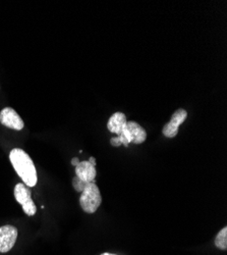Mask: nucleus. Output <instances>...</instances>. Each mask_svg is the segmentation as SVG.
<instances>
[{
	"instance_id": "nucleus-1",
	"label": "nucleus",
	"mask_w": 227,
	"mask_h": 255,
	"mask_svg": "<svg viewBox=\"0 0 227 255\" xmlns=\"http://www.w3.org/2000/svg\"><path fill=\"white\" fill-rule=\"evenodd\" d=\"M9 160L16 174L26 186L35 187L38 181L35 164L30 155L20 148H14L9 153Z\"/></svg>"
},
{
	"instance_id": "nucleus-2",
	"label": "nucleus",
	"mask_w": 227,
	"mask_h": 255,
	"mask_svg": "<svg viewBox=\"0 0 227 255\" xmlns=\"http://www.w3.org/2000/svg\"><path fill=\"white\" fill-rule=\"evenodd\" d=\"M101 202L102 197L99 188L97 187L95 182L88 183L85 189L82 190L79 198V204L81 209L87 212V214H94L101 205Z\"/></svg>"
},
{
	"instance_id": "nucleus-3",
	"label": "nucleus",
	"mask_w": 227,
	"mask_h": 255,
	"mask_svg": "<svg viewBox=\"0 0 227 255\" xmlns=\"http://www.w3.org/2000/svg\"><path fill=\"white\" fill-rule=\"evenodd\" d=\"M17 229L11 225L0 227V252L6 253L10 251L17 239Z\"/></svg>"
},
{
	"instance_id": "nucleus-4",
	"label": "nucleus",
	"mask_w": 227,
	"mask_h": 255,
	"mask_svg": "<svg viewBox=\"0 0 227 255\" xmlns=\"http://www.w3.org/2000/svg\"><path fill=\"white\" fill-rule=\"evenodd\" d=\"M188 113L182 109L177 110L171 117V120L163 127L162 133L167 138H174L178 133L179 126L187 120Z\"/></svg>"
},
{
	"instance_id": "nucleus-5",
	"label": "nucleus",
	"mask_w": 227,
	"mask_h": 255,
	"mask_svg": "<svg viewBox=\"0 0 227 255\" xmlns=\"http://www.w3.org/2000/svg\"><path fill=\"white\" fill-rule=\"evenodd\" d=\"M0 123L9 129L20 131L24 129V121L11 108H5L0 113Z\"/></svg>"
},
{
	"instance_id": "nucleus-6",
	"label": "nucleus",
	"mask_w": 227,
	"mask_h": 255,
	"mask_svg": "<svg viewBox=\"0 0 227 255\" xmlns=\"http://www.w3.org/2000/svg\"><path fill=\"white\" fill-rule=\"evenodd\" d=\"M96 175V167L89 161H79V163L76 166V177H77L82 182H95Z\"/></svg>"
},
{
	"instance_id": "nucleus-7",
	"label": "nucleus",
	"mask_w": 227,
	"mask_h": 255,
	"mask_svg": "<svg viewBox=\"0 0 227 255\" xmlns=\"http://www.w3.org/2000/svg\"><path fill=\"white\" fill-rule=\"evenodd\" d=\"M127 117L122 113H115L113 114L108 123H107V129L112 133L115 134V136L120 135L127 128Z\"/></svg>"
},
{
	"instance_id": "nucleus-8",
	"label": "nucleus",
	"mask_w": 227,
	"mask_h": 255,
	"mask_svg": "<svg viewBox=\"0 0 227 255\" xmlns=\"http://www.w3.org/2000/svg\"><path fill=\"white\" fill-rule=\"evenodd\" d=\"M127 129L131 134L132 143L135 144H142L147 139V132L142 126H140L136 122H128L127 123Z\"/></svg>"
},
{
	"instance_id": "nucleus-9",
	"label": "nucleus",
	"mask_w": 227,
	"mask_h": 255,
	"mask_svg": "<svg viewBox=\"0 0 227 255\" xmlns=\"http://www.w3.org/2000/svg\"><path fill=\"white\" fill-rule=\"evenodd\" d=\"M14 197L20 205H24L31 200V190L25 184L18 183L14 187Z\"/></svg>"
},
{
	"instance_id": "nucleus-10",
	"label": "nucleus",
	"mask_w": 227,
	"mask_h": 255,
	"mask_svg": "<svg viewBox=\"0 0 227 255\" xmlns=\"http://www.w3.org/2000/svg\"><path fill=\"white\" fill-rule=\"evenodd\" d=\"M215 245L220 250L227 249V228L224 227L215 238Z\"/></svg>"
},
{
	"instance_id": "nucleus-11",
	"label": "nucleus",
	"mask_w": 227,
	"mask_h": 255,
	"mask_svg": "<svg viewBox=\"0 0 227 255\" xmlns=\"http://www.w3.org/2000/svg\"><path fill=\"white\" fill-rule=\"evenodd\" d=\"M22 206H23V210L25 211V214L28 215L29 217H32V216H34L36 214L37 207H36V205H35V203H34V201L32 199L29 200L28 202H26Z\"/></svg>"
},
{
	"instance_id": "nucleus-12",
	"label": "nucleus",
	"mask_w": 227,
	"mask_h": 255,
	"mask_svg": "<svg viewBox=\"0 0 227 255\" xmlns=\"http://www.w3.org/2000/svg\"><path fill=\"white\" fill-rule=\"evenodd\" d=\"M87 184L88 183H85V182H82L81 180H79L77 177H75L74 178V180H73V186H74V188L77 191V192H82V190L85 189V187L87 186Z\"/></svg>"
},
{
	"instance_id": "nucleus-13",
	"label": "nucleus",
	"mask_w": 227,
	"mask_h": 255,
	"mask_svg": "<svg viewBox=\"0 0 227 255\" xmlns=\"http://www.w3.org/2000/svg\"><path fill=\"white\" fill-rule=\"evenodd\" d=\"M110 143H111V145H112V146H114V147H119V146L121 145V143H120V140H119L118 136L112 137V138L110 139Z\"/></svg>"
},
{
	"instance_id": "nucleus-14",
	"label": "nucleus",
	"mask_w": 227,
	"mask_h": 255,
	"mask_svg": "<svg viewBox=\"0 0 227 255\" xmlns=\"http://www.w3.org/2000/svg\"><path fill=\"white\" fill-rule=\"evenodd\" d=\"M78 163H79V160H78L77 157H75V158L72 159V164H73L74 166H76Z\"/></svg>"
},
{
	"instance_id": "nucleus-15",
	"label": "nucleus",
	"mask_w": 227,
	"mask_h": 255,
	"mask_svg": "<svg viewBox=\"0 0 227 255\" xmlns=\"http://www.w3.org/2000/svg\"><path fill=\"white\" fill-rule=\"evenodd\" d=\"M91 164H93L94 166H96V159H95V157H90V159L88 160Z\"/></svg>"
},
{
	"instance_id": "nucleus-16",
	"label": "nucleus",
	"mask_w": 227,
	"mask_h": 255,
	"mask_svg": "<svg viewBox=\"0 0 227 255\" xmlns=\"http://www.w3.org/2000/svg\"><path fill=\"white\" fill-rule=\"evenodd\" d=\"M101 255H115V254H111V253H103Z\"/></svg>"
}]
</instances>
